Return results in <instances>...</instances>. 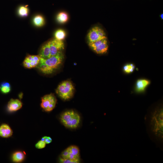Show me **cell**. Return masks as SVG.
<instances>
[{"mask_svg": "<svg viewBox=\"0 0 163 163\" xmlns=\"http://www.w3.org/2000/svg\"><path fill=\"white\" fill-rule=\"evenodd\" d=\"M163 111L158 107L147 116V130L153 140L162 144L163 136Z\"/></svg>", "mask_w": 163, "mask_h": 163, "instance_id": "1", "label": "cell"}, {"mask_svg": "<svg viewBox=\"0 0 163 163\" xmlns=\"http://www.w3.org/2000/svg\"><path fill=\"white\" fill-rule=\"evenodd\" d=\"M64 59L62 51L56 55L44 59L41 58L37 67L40 71L45 74H50L58 69L62 64Z\"/></svg>", "mask_w": 163, "mask_h": 163, "instance_id": "2", "label": "cell"}, {"mask_svg": "<svg viewBox=\"0 0 163 163\" xmlns=\"http://www.w3.org/2000/svg\"><path fill=\"white\" fill-rule=\"evenodd\" d=\"M60 119L61 122L64 126L71 129L77 128L80 121L79 115L72 110L67 111L63 113Z\"/></svg>", "mask_w": 163, "mask_h": 163, "instance_id": "3", "label": "cell"}, {"mask_svg": "<svg viewBox=\"0 0 163 163\" xmlns=\"http://www.w3.org/2000/svg\"><path fill=\"white\" fill-rule=\"evenodd\" d=\"M74 90L71 82L66 80L63 82L59 86L56 90V93L61 99L66 100L73 97Z\"/></svg>", "mask_w": 163, "mask_h": 163, "instance_id": "4", "label": "cell"}, {"mask_svg": "<svg viewBox=\"0 0 163 163\" xmlns=\"http://www.w3.org/2000/svg\"><path fill=\"white\" fill-rule=\"evenodd\" d=\"M57 100L52 94L46 95L41 99V107L46 112H50L55 107Z\"/></svg>", "mask_w": 163, "mask_h": 163, "instance_id": "5", "label": "cell"}, {"mask_svg": "<svg viewBox=\"0 0 163 163\" xmlns=\"http://www.w3.org/2000/svg\"><path fill=\"white\" fill-rule=\"evenodd\" d=\"M89 45L95 52L98 54L105 53L108 50L107 38L92 43H89Z\"/></svg>", "mask_w": 163, "mask_h": 163, "instance_id": "6", "label": "cell"}, {"mask_svg": "<svg viewBox=\"0 0 163 163\" xmlns=\"http://www.w3.org/2000/svg\"><path fill=\"white\" fill-rule=\"evenodd\" d=\"M107 38L104 30L98 26L93 27L88 34L89 43H92Z\"/></svg>", "mask_w": 163, "mask_h": 163, "instance_id": "7", "label": "cell"}, {"mask_svg": "<svg viewBox=\"0 0 163 163\" xmlns=\"http://www.w3.org/2000/svg\"><path fill=\"white\" fill-rule=\"evenodd\" d=\"M50 57L56 55L64 48V44L63 41L54 39L50 41Z\"/></svg>", "mask_w": 163, "mask_h": 163, "instance_id": "8", "label": "cell"}, {"mask_svg": "<svg viewBox=\"0 0 163 163\" xmlns=\"http://www.w3.org/2000/svg\"><path fill=\"white\" fill-rule=\"evenodd\" d=\"M41 59L39 56L30 55L27 57L23 62L24 66L28 69H31L38 66Z\"/></svg>", "mask_w": 163, "mask_h": 163, "instance_id": "9", "label": "cell"}, {"mask_svg": "<svg viewBox=\"0 0 163 163\" xmlns=\"http://www.w3.org/2000/svg\"><path fill=\"white\" fill-rule=\"evenodd\" d=\"M22 104L18 99H11L8 102L7 108L8 110L11 112L17 111L21 107Z\"/></svg>", "mask_w": 163, "mask_h": 163, "instance_id": "10", "label": "cell"}, {"mask_svg": "<svg viewBox=\"0 0 163 163\" xmlns=\"http://www.w3.org/2000/svg\"><path fill=\"white\" fill-rule=\"evenodd\" d=\"M39 56L41 58L44 59L50 57V41L42 46L40 50Z\"/></svg>", "mask_w": 163, "mask_h": 163, "instance_id": "11", "label": "cell"}, {"mask_svg": "<svg viewBox=\"0 0 163 163\" xmlns=\"http://www.w3.org/2000/svg\"><path fill=\"white\" fill-rule=\"evenodd\" d=\"M13 131L7 124H3L0 126V136L4 138H8L11 136Z\"/></svg>", "mask_w": 163, "mask_h": 163, "instance_id": "12", "label": "cell"}, {"mask_svg": "<svg viewBox=\"0 0 163 163\" xmlns=\"http://www.w3.org/2000/svg\"><path fill=\"white\" fill-rule=\"evenodd\" d=\"M150 83V81L148 80L145 79L138 80L136 83V91L138 93L144 92Z\"/></svg>", "mask_w": 163, "mask_h": 163, "instance_id": "13", "label": "cell"}, {"mask_svg": "<svg viewBox=\"0 0 163 163\" xmlns=\"http://www.w3.org/2000/svg\"><path fill=\"white\" fill-rule=\"evenodd\" d=\"M70 153L69 159L76 160L79 159V150L76 146H71L67 148Z\"/></svg>", "mask_w": 163, "mask_h": 163, "instance_id": "14", "label": "cell"}, {"mask_svg": "<svg viewBox=\"0 0 163 163\" xmlns=\"http://www.w3.org/2000/svg\"><path fill=\"white\" fill-rule=\"evenodd\" d=\"M68 19L69 16L68 14L64 12L59 13L57 17L58 21L61 24L66 23L68 21Z\"/></svg>", "mask_w": 163, "mask_h": 163, "instance_id": "15", "label": "cell"}, {"mask_svg": "<svg viewBox=\"0 0 163 163\" xmlns=\"http://www.w3.org/2000/svg\"><path fill=\"white\" fill-rule=\"evenodd\" d=\"M24 158V154L21 152L18 151L13 153L12 156V159L16 162H21L23 161Z\"/></svg>", "mask_w": 163, "mask_h": 163, "instance_id": "16", "label": "cell"}, {"mask_svg": "<svg viewBox=\"0 0 163 163\" xmlns=\"http://www.w3.org/2000/svg\"><path fill=\"white\" fill-rule=\"evenodd\" d=\"M33 22L34 24L38 27L43 26L45 23L44 18L41 15H37L33 19Z\"/></svg>", "mask_w": 163, "mask_h": 163, "instance_id": "17", "label": "cell"}, {"mask_svg": "<svg viewBox=\"0 0 163 163\" xmlns=\"http://www.w3.org/2000/svg\"><path fill=\"white\" fill-rule=\"evenodd\" d=\"M11 89L10 84L7 82H3L0 86V90L4 94H7L9 93Z\"/></svg>", "mask_w": 163, "mask_h": 163, "instance_id": "18", "label": "cell"}, {"mask_svg": "<svg viewBox=\"0 0 163 163\" xmlns=\"http://www.w3.org/2000/svg\"><path fill=\"white\" fill-rule=\"evenodd\" d=\"M66 36L65 32L62 29L57 30L55 33V39L63 41Z\"/></svg>", "mask_w": 163, "mask_h": 163, "instance_id": "19", "label": "cell"}, {"mask_svg": "<svg viewBox=\"0 0 163 163\" xmlns=\"http://www.w3.org/2000/svg\"><path fill=\"white\" fill-rule=\"evenodd\" d=\"M29 9L25 7L21 6L19 9L18 13L19 15L22 17H26L28 15Z\"/></svg>", "mask_w": 163, "mask_h": 163, "instance_id": "20", "label": "cell"}, {"mask_svg": "<svg viewBox=\"0 0 163 163\" xmlns=\"http://www.w3.org/2000/svg\"><path fill=\"white\" fill-rule=\"evenodd\" d=\"M135 68V66L133 64H128L124 66V71L127 73H130L133 72Z\"/></svg>", "mask_w": 163, "mask_h": 163, "instance_id": "21", "label": "cell"}, {"mask_svg": "<svg viewBox=\"0 0 163 163\" xmlns=\"http://www.w3.org/2000/svg\"><path fill=\"white\" fill-rule=\"evenodd\" d=\"M60 162L62 163H79L80 162V159L76 160H73L69 159H65L60 157Z\"/></svg>", "mask_w": 163, "mask_h": 163, "instance_id": "22", "label": "cell"}, {"mask_svg": "<svg viewBox=\"0 0 163 163\" xmlns=\"http://www.w3.org/2000/svg\"><path fill=\"white\" fill-rule=\"evenodd\" d=\"M46 144V143L44 142L41 140L40 141L36 144V147L38 149H42L45 147Z\"/></svg>", "mask_w": 163, "mask_h": 163, "instance_id": "23", "label": "cell"}, {"mask_svg": "<svg viewBox=\"0 0 163 163\" xmlns=\"http://www.w3.org/2000/svg\"><path fill=\"white\" fill-rule=\"evenodd\" d=\"M69 152L67 148L62 152L61 155V158L65 159H69Z\"/></svg>", "mask_w": 163, "mask_h": 163, "instance_id": "24", "label": "cell"}, {"mask_svg": "<svg viewBox=\"0 0 163 163\" xmlns=\"http://www.w3.org/2000/svg\"><path fill=\"white\" fill-rule=\"evenodd\" d=\"M41 140L44 142L46 144H50L52 142V139L48 137H44L42 138Z\"/></svg>", "mask_w": 163, "mask_h": 163, "instance_id": "25", "label": "cell"}, {"mask_svg": "<svg viewBox=\"0 0 163 163\" xmlns=\"http://www.w3.org/2000/svg\"><path fill=\"white\" fill-rule=\"evenodd\" d=\"M160 17H161V18L162 19H163V14H162L161 15H160Z\"/></svg>", "mask_w": 163, "mask_h": 163, "instance_id": "26", "label": "cell"}]
</instances>
